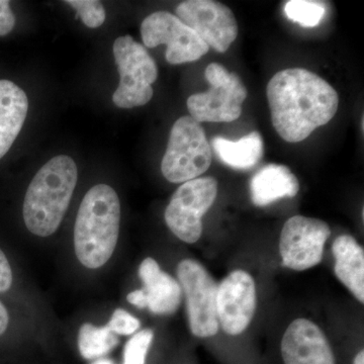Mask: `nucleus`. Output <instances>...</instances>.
Wrapping results in <instances>:
<instances>
[{
    "label": "nucleus",
    "instance_id": "29",
    "mask_svg": "<svg viewBox=\"0 0 364 364\" xmlns=\"http://www.w3.org/2000/svg\"><path fill=\"white\" fill-rule=\"evenodd\" d=\"M92 364H114L112 360L109 359H100V360L95 361Z\"/></svg>",
    "mask_w": 364,
    "mask_h": 364
},
{
    "label": "nucleus",
    "instance_id": "10",
    "mask_svg": "<svg viewBox=\"0 0 364 364\" xmlns=\"http://www.w3.org/2000/svg\"><path fill=\"white\" fill-rule=\"evenodd\" d=\"M329 225L315 218L294 215L287 220L279 239L282 265L296 272L315 267L322 261Z\"/></svg>",
    "mask_w": 364,
    "mask_h": 364
},
{
    "label": "nucleus",
    "instance_id": "18",
    "mask_svg": "<svg viewBox=\"0 0 364 364\" xmlns=\"http://www.w3.org/2000/svg\"><path fill=\"white\" fill-rule=\"evenodd\" d=\"M212 147L223 163L235 169L252 168L264 154L262 136L258 132H252L238 141L215 136Z\"/></svg>",
    "mask_w": 364,
    "mask_h": 364
},
{
    "label": "nucleus",
    "instance_id": "15",
    "mask_svg": "<svg viewBox=\"0 0 364 364\" xmlns=\"http://www.w3.org/2000/svg\"><path fill=\"white\" fill-rule=\"evenodd\" d=\"M299 182L289 167L267 164L258 170L250 181L251 200L256 207L263 208L284 198H294Z\"/></svg>",
    "mask_w": 364,
    "mask_h": 364
},
{
    "label": "nucleus",
    "instance_id": "25",
    "mask_svg": "<svg viewBox=\"0 0 364 364\" xmlns=\"http://www.w3.org/2000/svg\"><path fill=\"white\" fill-rule=\"evenodd\" d=\"M13 284V272L6 254L0 249V293H6Z\"/></svg>",
    "mask_w": 364,
    "mask_h": 364
},
{
    "label": "nucleus",
    "instance_id": "1",
    "mask_svg": "<svg viewBox=\"0 0 364 364\" xmlns=\"http://www.w3.org/2000/svg\"><path fill=\"white\" fill-rule=\"evenodd\" d=\"M272 121L284 141L299 143L336 114L339 97L325 79L303 68L277 72L267 88Z\"/></svg>",
    "mask_w": 364,
    "mask_h": 364
},
{
    "label": "nucleus",
    "instance_id": "13",
    "mask_svg": "<svg viewBox=\"0 0 364 364\" xmlns=\"http://www.w3.org/2000/svg\"><path fill=\"white\" fill-rule=\"evenodd\" d=\"M280 353L284 364H337L325 333L308 318H296L287 327Z\"/></svg>",
    "mask_w": 364,
    "mask_h": 364
},
{
    "label": "nucleus",
    "instance_id": "5",
    "mask_svg": "<svg viewBox=\"0 0 364 364\" xmlns=\"http://www.w3.org/2000/svg\"><path fill=\"white\" fill-rule=\"evenodd\" d=\"M112 49L119 73V87L112 95L114 105L121 109L147 105L152 100V85L158 77L154 59L130 36L117 38Z\"/></svg>",
    "mask_w": 364,
    "mask_h": 364
},
{
    "label": "nucleus",
    "instance_id": "19",
    "mask_svg": "<svg viewBox=\"0 0 364 364\" xmlns=\"http://www.w3.org/2000/svg\"><path fill=\"white\" fill-rule=\"evenodd\" d=\"M119 344V337L107 326L85 323L81 326L78 335L79 352L83 358L92 360L109 353Z\"/></svg>",
    "mask_w": 364,
    "mask_h": 364
},
{
    "label": "nucleus",
    "instance_id": "9",
    "mask_svg": "<svg viewBox=\"0 0 364 364\" xmlns=\"http://www.w3.org/2000/svg\"><path fill=\"white\" fill-rule=\"evenodd\" d=\"M141 35L147 48L167 45L165 57L172 65L195 62L210 49L191 28L167 11L148 16L141 25Z\"/></svg>",
    "mask_w": 364,
    "mask_h": 364
},
{
    "label": "nucleus",
    "instance_id": "28",
    "mask_svg": "<svg viewBox=\"0 0 364 364\" xmlns=\"http://www.w3.org/2000/svg\"><path fill=\"white\" fill-rule=\"evenodd\" d=\"M352 364H364L363 349H361L360 351H358V353L356 354L355 358H354L353 359V361H352Z\"/></svg>",
    "mask_w": 364,
    "mask_h": 364
},
{
    "label": "nucleus",
    "instance_id": "26",
    "mask_svg": "<svg viewBox=\"0 0 364 364\" xmlns=\"http://www.w3.org/2000/svg\"><path fill=\"white\" fill-rule=\"evenodd\" d=\"M129 303L132 305L136 306L139 309L147 308V299H146L145 293L142 289H136V291H132L127 296Z\"/></svg>",
    "mask_w": 364,
    "mask_h": 364
},
{
    "label": "nucleus",
    "instance_id": "22",
    "mask_svg": "<svg viewBox=\"0 0 364 364\" xmlns=\"http://www.w3.org/2000/svg\"><path fill=\"white\" fill-rule=\"evenodd\" d=\"M66 4L77 11L78 16L88 28H98L107 18L104 6L97 0H68Z\"/></svg>",
    "mask_w": 364,
    "mask_h": 364
},
{
    "label": "nucleus",
    "instance_id": "17",
    "mask_svg": "<svg viewBox=\"0 0 364 364\" xmlns=\"http://www.w3.org/2000/svg\"><path fill=\"white\" fill-rule=\"evenodd\" d=\"M334 272L358 301L364 303V250L350 235L337 237L332 245Z\"/></svg>",
    "mask_w": 364,
    "mask_h": 364
},
{
    "label": "nucleus",
    "instance_id": "14",
    "mask_svg": "<svg viewBox=\"0 0 364 364\" xmlns=\"http://www.w3.org/2000/svg\"><path fill=\"white\" fill-rule=\"evenodd\" d=\"M147 308L158 316L173 315L181 304L182 291L178 280L162 272L156 260L148 257L139 267Z\"/></svg>",
    "mask_w": 364,
    "mask_h": 364
},
{
    "label": "nucleus",
    "instance_id": "7",
    "mask_svg": "<svg viewBox=\"0 0 364 364\" xmlns=\"http://www.w3.org/2000/svg\"><path fill=\"white\" fill-rule=\"evenodd\" d=\"M218 181L202 177L182 183L165 210V222L179 240L193 244L203 234V217L215 203Z\"/></svg>",
    "mask_w": 364,
    "mask_h": 364
},
{
    "label": "nucleus",
    "instance_id": "20",
    "mask_svg": "<svg viewBox=\"0 0 364 364\" xmlns=\"http://www.w3.org/2000/svg\"><path fill=\"white\" fill-rule=\"evenodd\" d=\"M325 6L313 0H289L284 6V13L289 20L305 28L318 26L325 16Z\"/></svg>",
    "mask_w": 364,
    "mask_h": 364
},
{
    "label": "nucleus",
    "instance_id": "11",
    "mask_svg": "<svg viewBox=\"0 0 364 364\" xmlns=\"http://www.w3.org/2000/svg\"><path fill=\"white\" fill-rule=\"evenodd\" d=\"M176 16L215 51L225 53L238 36L233 11L214 0H188L176 7Z\"/></svg>",
    "mask_w": 364,
    "mask_h": 364
},
{
    "label": "nucleus",
    "instance_id": "27",
    "mask_svg": "<svg viewBox=\"0 0 364 364\" xmlns=\"http://www.w3.org/2000/svg\"><path fill=\"white\" fill-rule=\"evenodd\" d=\"M9 324V316L6 306L0 301V336L4 334Z\"/></svg>",
    "mask_w": 364,
    "mask_h": 364
},
{
    "label": "nucleus",
    "instance_id": "4",
    "mask_svg": "<svg viewBox=\"0 0 364 364\" xmlns=\"http://www.w3.org/2000/svg\"><path fill=\"white\" fill-rule=\"evenodd\" d=\"M212 161V147L203 127L191 116L179 117L163 156V176L172 183H184L207 172Z\"/></svg>",
    "mask_w": 364,
    "mask_h": 364
},
{
    "label": "nucleus",
    "instance_id": "8",
    "mask_svg": "<svg viewBox=\"0 0 364 364\" xmlns=\"http://www.w3.org/2000/svg\"><path fill=\"white\" fill-rule=\"evenodd\" d=\"M177 277L186 299L191 333L210 338L219 332L217 317L218 284L202 263L184 259L177 267Z\"/></svg>",
    "mask_w": 364,
    "mask_h": 364
},
{
    "label": "nucleus",
    "instance_id": "21",
    "mask_svg": "<svg viewBox=\"0 0 364 364\" xmlns=\"http://www.w3.org/2000/svg\"><path fill=\"white\" fill-rule=\"evenodd\" d=\"M153 338L154 332L151 329H144L134 335L124 346L123 364H146Z\"/></svg>",
    "mask_w": 364,
    "mask_h": 364
},
{
    "label": "nucleus",
    "instance_id": "6",
    "mask_svg": "<svg viewBox=\"0 0 364 364\" xmlns=\"http://www.w3.org/2000/svg\"><path fill=\"white\" fill-rule=\"evenodd\" d=\"M210 90L191 95L188 109L198 123H231L242 114V105L248 91L238 74L229 72L219 63L205 68Z\"/></svg>",
    "mask_w": 364,
    "mask_h": 364
},
{
    "label": "nucleus",
    "instance_id": "12",
    "mask_svg": "<svg viewBox=\"0 0 364 364\" xmlns=\"http://www.w3.org/2000/svg\"><path fill=\"white\" fill-rule=\"evenodd\" d=\"M217 317L220 327L231 336L245 331L252 322L257 306L253 277L244 270H234L218 286Z\"/></svg>",
    "mask_w": 364,
    "mask_h": 364
},
{
    "label": "nucleus",
    "instance_id": "23",
    "mask_svg": "<svg viewBox=\"0 0 364 364\" xmlns=\"http://www.w3.org/2000/svg\"><path fill=\"white\" fill-rule=\"evenodd\" d=\"M139 318L134 317L124 309H117L112 314L107 327L116 335H133L140 328Z\"/></svg>",
    "mask_w": 364,
    "mask_h": 364
},
{
    "label": "nucleus",
    "instance_id": "16",
    "mask_svg": "<svg viewBox=\"0 0 364 364\" xmlns=\"http://www.w3.org/2000/svg\"><path fill=\"white\" fill-rule=\"evenodd\" d=\"M28 109L25 91L11 81L0 79V159L21 133Z\"/></svg>",
    "mask_w": 364,
    "mask_h": 364
},
{
    "label": "nucleus",
    "instance_id": "24",
    "mask_svg": "<svg viewBox=\"0 0 364 364\" xmlns=\"http://www.w3.org/2000/svg\"><path fill=\"white\" fill-rule=\"evenodd\" d=\"M16 25V16L11 11L9 1L0 0V37L9 35Z\"/></svg>",
    "mask_w": 364,
    "mask_h": 364
},
{
    "label": "nucleus",
    "instance_id": "3",
    "mask_svg": "<svg viewBox=\"0 0 364 364\" xmlns=\"http://www.w3.org/2000/svg\"><path fill=\"white\" fill-rule=\"evenodd\" d=\"M77 183V166L71 157L49 160L26 189L23 215L26 227L36 236L49 237L58 230Z\"/></svg>",
    "mask_w": 364,
    "mask_h": 364
},
{
    "label": "nucleus",
    "instance_id": "2",
    "mask_svg": "<svg viewBox=\"0 0 364 364\" xmlns=\"http://www.w3.org/2000/svg\"><path fill=\"white\" fill-rule=\"evenodd\" d=\"M121 224V203L112 186L100 183L86 193L74 226L79 262L90 269L104 267L114 252Z\"/></svg>",
    "mask_w": 364,
    "mask_h": 364
}]
</instances>
